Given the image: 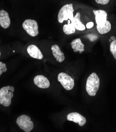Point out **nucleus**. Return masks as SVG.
Returning <instances> with one entry per match:
<instances>
[{
    "label": "nucleus",
    "instance_id": "f257e3e1",
    "mask_svg": "<svg viewBox=\"0 0 116 132\" xmlns=\"http://www.w3.org/2000/svg\"><path fill=\"white\" fill-rule=\"evenodd\" d=\"M100 86V80L96 73H92L87 78L86 85V89L89 95L94 96Z\"/></svg>",
    "mask_w": 116,
    "mask_h": 132
},
{
    "label": "nucleus",
    "instance_id": "7ed1b4c3",
    "mask_svg": "<svg viewBox=\"0 0 116 132\" xmlns=\"http://www.w3.org/2000/svg\"><path fill=\"white\" fill-rule=\"evenodd\" d=\"M74 9L73 4H66L60 10L58 15V21L60 23H62L64 21L70 20L72 22L74 19Z\"/></svg>",
    "mask_w": 116,
    "mask_h": 132
},
{
    "label": "nucleus",
    "instance_id": "6e6552de",
    "mask_svg": "<svg viewBox=\"0 0 116 132\" xmlns=\"http://www.w3.org/2000/svg\"><path fill=\"white\" fill-rule=\"evenodd\" d=\"M95 16V21L97 26H101L106 23L107 21V13L102 10H93Z\"/></svg>",
    "mask_w": 116,
    "mask_h": 132
},
{
    "label": "nucleus",
    "instance_id": "2eb2a0df",
    "mask_svg": "<svg viewBox=\"0 0 116 132\" xmlns=\"http://www.w3.org/2000/svg\"><path fill=\"white\" fill-rule=\"evenodd\" d=\"M111 29V25L109 21L108 20L106 23L101 26H97V29L98 32L101 34H105L109 32Z\"/></svg>",
    "mask_w": 116,
    "mask_h": 132
},
{
    "label": "nucleus",
    "instance_id": "412c9836",
    "mask_svg": "<svg viewBox=\"0 0 116 132\" xmlns=\"http://www.w3.org/2000/svg\"><path fill=\"white\" fill-rule=\"evenodd\" d=\"M110 38L111 39V40H112V41H114V40H115V37H114V36H111V37H110Z\"/></svg>",
    "mask_w": 116,
    "mask_h": 132
},
{
    "label": "nucleus",
    "instance_id": "9b49d317",
    "mask_svg": "<svg viewBox=\"0 0 116 132\" xmlns=\"http://www.w3.org/2000/svg\"><path fill=\"white\" fill-rule=\"evenodd\" d=\"M10 25V20L8 13L5 10H0V25L4 29H7Z\"/></svg>",
    "mask_w": 116,
    "mask_h": 132
},
{
    "label": "nucleus",
    "instance_id": "dca6fc26",
    "mask_svg": "<svg viewBox=\"0 0 116 132\" xmlns=\"http://www.w3.org/2000/svg\"><path fill=\"white\" fill-rule=\"evenodd\" d=\"M68 23L67 24L64 25L63 27V31L66 34L70 35L74 33L76 31V29L70 20H68Z\"/></svg>",
    "mask_w": 116,
    "mask_h": 132
},
{
    "label": "nucleus",
    "instance_id": "423d86ee",
    "mask_svg": "<svg viewBox=\"0 0 116 132\" xmlns=\"http://www.w3.org/2000/svg\"><path fill=\"white\" fill-rule=\"evenodd\" d=\"M58 80L66 90H70L74 86V80L67 73L64 72L59 73L58 76Z\"/></svg>",
    "mask_w": 116,
    "mask_h": 132
},
{
    "label": "nucleus",
    "instance_id": "20e7f679",
    "mask_svg": "<svg viewBox=\"0 0 116 132\" xmlns=\"http://www.w3.org/2000/svg\"><path fill=\"white\" fill-rule=\"evenodd\" d=\"M16 124L25 132H30L34 128V123L30 118L26 115H22L16 119Z\"/></svg>",
    "mask_w": 116,
    "mask_h": 132
},
{
    "label": "nucleus",
    "instance_id": "0eeeda50",
    "mask_svg": "<svg viewBox=\"0 0 116 132\" xmlns=\"http://www.w3.org/2000/svg\"><path fill=\"white\" fill-rule=\"evenodd\" d=\"M67 118L69 121L78 123L80 126H84L86 123V118L77 112H73L67 115Z\"/></svg>",
    "mask_w": 116,
    "mask_h": 132
},
{
    "label": "nucleus",
    "instance_id": "a211bd4d",
    "mask_svg": "<svg viewBox=\"0 0 116 132\" xmlns=\"http://www.w3.org/2000/svg\"><path fill=\"white\" fill-rule=\"evenodd\" d=\"M7 69L6 68V64L2 62H0V76L2 75L3 73H5L7 71Z\"/></svg>",
    "mask_w": 116,
    "mask_h": 132
},
{
    "label": "nucleus",
    "instance_id": "9d476101",
    "mask_svg": "<svg viewBox=\"0 0 116 132\" xmlns=\"http://www.w3.org/2000/svg\"><path fill=\"white\" fill-rule=\"evenodd\" d=\"M27 52L29 55L33 58L41 60L43 58V54L37 46L35 45H30L27 47Z\"/></svg>",
    "mask_w": 116,
    "mask_h": 132
},
{
    "label": "nucleus",
    "instance_id": "4468645a",
    "mask_svg": "<svg viewBox=\"0 0 116 132\" xmlns=\"http://www.w3.org/2000/svg\"><path fill=\"white\" fill-rule=\"evenodd\" d=\"M74 25L75 29L79 31H84L85 30V26L82 23L81 21V14L80 12H77L74 16L72 22H71Z\"/></svg>",
    "mask_w": 116,
    "mask_h": 132
},
{
    "label": "nucleus",
    "instance_id": "f03ea898",
    "mask_svg": "<svg viewBox=\"0 0 116 132\" xmlns=\"http://www.w3.org/2000/svg\"><path fill=\"white\" fill-rule=\"evenodd\" d=\"M14 87L12 86H4L0 89V104L5 107L9 106L14 95Z\"/></svg>",
    "mask_w": 116,
    "mask_h": 132
},
{
    "label": "nucleus",
    "instance_id": "1a4fd4ad",
    "mask_svg": "<svg viewBox=\"0 0 116 132\" xmlns=\"http://www.w3.org/2000/svg\"><path fill=\"white\" fill-rule=\"evenodd\" d=\"M34 82L36 86L40 88H47L50 86L48 79L41 75L35 76L34 79Z\"/></svg>",
    "mask_w": 116,
    "mask_h": 132
},
{
    "label": "nucleus",
    "instance_id": "6ab92c4d",
    "mask_svg": "<svg viewBox=\"0 0 116 132\" xmlns=\"http://www.w3.org/2000/svg\"><path fill=\"white\" fill-rule=\"evenodd\" d=\"M95 1L97 4H102V5H106L108 4L110 0H95Z\"/></svg>",
    "mask_w": 116,
    "mask_h": 132
},
{
    "label": "nucleus",
    "instance_id": "f3484780",
    "mask_svg": "<svg viewBox=\"0 0 116 132\" xmlns=\"http://www.w3.org/2000/svg\"><path fill=\"white\" fill-rule=\"evenodd\" d=\"M110 51L114 58L116 60V39L111 42L110 45Z\"/></svg>",
    "mask_w": 116,
    "mask_h": 132
},
{
    "label": "nucleus",
    "instance_id": "aec40b11",
    "mask_svg": "<svg viewBox=\"0 0 116 132\" xmlns=\"http://www.w3.org/2000/svg\"><path fill=\"white\" fill-rule=\"evenodd\" d=\"M94 25V24L93 22H89V23L86 24V27L87 29H91V28H92L93 27Z\"/></svg>",
    "mask_w": 116,
    "mask_h": 132
},
{
    "label": "nucleus",
    "instance_id": "39448f33",
    "mask_svg": "<svg viewBox=\"0 0 116 132\" xmlns=\"http://www.w3.org/2000/svg\"><path fill=\"white\" fill-rule=\"evenodd\" d=\"M24 30L30 36L35 37L39 34L38 25L37 22L34 20H26L23 23Z\"/></svg>",
    "mask_w": 116,
    "mask_h": 132
},
{
    "label": "nucleus",
    "instance_id": "ddd939ff",
    "mask_svg": "<svg viewBox=\"0 0 116 132\" xmlns=\"http://www.w3.org/2000/svg\"><path fill=\"white\" fill-rule=\"evenodd\" d=\"M72 48L73 49V51L75 53L79 52L81 54L84 51V44L82 42L81 39L78 38L74 39L71 43Z\"/></svg>",
    "mask_w": 116,
    "mask_h": 132
},
{
    "label": "nucleus",
    "instance_id": "f8f14e48",
    "mask_svg": "<svg viewBox=\"0 0 116 132\" xmlns=\"http://www.w3.org/2000/svg\"><path fill=\"white\" fill-rule=\"evenodd\" d=\"M51 50H52L53 55L58 62L61 63L64 61L65 59V56L58 45H52L51 46Z\"/></svg>",
    "mask_w": 116,
    "mask_h": 132
},
{
    "label": "nucleus",
    "instance_id": "4be33fe9",
    "mask_svg": "<svg viewBox=\"0 0 116 132\" xmlns=\"http://www.w3.org/2000/svg\"><path fill=\"white\" fill-rule=\"evenodd\" d=\"M109 41L110 42H112V40H111V38H110V39H109Z\"/></svg>",
    "mask_w": 116,
    "mask_h": 132
},
{
    "label": "nucleus",
    "instance_id": "5701e85b",
    "mask_svg": "<svg viewBox=\"0 0 116 132\" xmlns=\"http://www.w3.org/2000/svg\"><path fill=\"white\" fill-rule=\"evenodd\" d=\"M0 56H1V52H0Z\"/></svg>",
    "mask_w": 116,
    "mask_h": 132
}]
</instances>
